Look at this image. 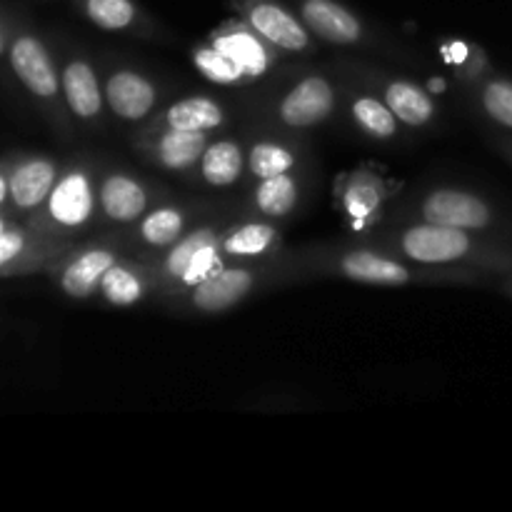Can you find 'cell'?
Wrapping results in <instances>:
<instances>
[{"mask_svg":"<svg viewBox=\"0 0 512 512\" xmlns=\"http://www.w3.org/2000/svg\"><path fill=\"white\" fill-rule=\"evenodd\" d=\"M340 100L343 90L330 75H303L273 105V120L285 130H313L333 118Z\"/></svg>","mask_w":512,"mask_h":512,"instance_id":"9c48e42d","label":"cell"},{"mask_svg":"<svg viewBox=\"0 0 512 512\" xmlns=\"http://www.w3.org/2000/svg\"><path fill=\"white\" fill-rule=\"evenodd\" d=\"M98 180L100 170L88 163H73L60 173L43 205L45 220L55 235L75 238L88 233L95 220H100Z\"/></svg>","mask_w":512,"mask_h":512,"instance_id":"52a82bcc","label":"cell"},{"mask_svg":"<svg viewBox=\"0 0 512 512\" xmlns=\"http://www.w3.org/2000/svg\"><path fill=\"white\" fill-rule=\"evenodd\" d=\"M248 175V140L238 135H213L200 158L195 178L213 190L235 188Z\"/></svg>","mask_w":512,"mask_h":512,"instance_id":"7402d4cb","label":"cell"},{"mask_svg":"<svg viewBox=\"0 0 512 512\" xmlns=\"http://www.w3.org/2000/svg\"><path fill=\"white\" fill-rule=\"evenodd\" d=\"M58 178L60 168L55 160L43 158V155H33V158L20 160L8 175L10 203L18 210L43 208L50 190L58 183Z\"/></svg>","mask_w":512,"mask_h":512,"instance_id":"cb8c5ba5","label":"cell"},{"mask_svg":"<svg viewBox=\"0 0 512 512\" xmlns=\"http://www.w3.org/2000/svg\"><path fill=\"white\" fill-rule=\"evenodd\" d=\"M10 198V185H8V175L0 173V205Z\"/></svg>","mask_w":512,"mask_h":512,"instance_id":"1f68e13d","label":"cell"},{"mask_svg":"<svg viewBox=\"0 0 512 512\" xmlns=\"http://www.w3.org/2000/svg\"><path fill=\"white\" fill-rule=\"evenodd\" d=\"M125 253L128 250H125L123 240H120V233L70 250V255L63 260V265L58 268V275H55L58 288L70 300L98 298L100 280L108 273L110 265L118 263Z\"/></svg>","mask_w":512,"mask_h":512,"instance_id":"9a60e30c","label":"cell"},{"mask_svg":"<svg viewBox=\"0 0 512 512\" xmlns=\"http://www.w3.org/2000/svg\"><path fill=\"white\" fill-rule=\"evenodd\" d=\"M293 8L320 43L335 48H365L380 43L378 33H373L368 23L340 0H293Z\"/></svg>","mask_w":512,"mask_h":512,"instance_id":"4fadbf2b","label":"cell"},{"mask_svg":"<svg viewBox=\"0 0 512 512\" xmlns=\"http://www.w3.org/2000/svg\"><path fill=\"white\" fill-rule=\"evenodd\" d=\"M210 43L223 50L240 70L250 78V83H258L265 75L275 70L280 60V50L270 45L258 30L250 28L243 18H230L220 23L218 28L210 30Z\"/></svg>","mask_w":512,"mask_h":512,"instance_id":"2e32d148","label":"cell"},{"mask_svg":"<svg viewBox=\"0 0 512 512\" xmlns=\"http://www.w3.org/2000/svg\"><path fill=\"white\" fill-rule=\"evenodd\" d=\"M378 93L405 128H428L438 115L433 95L408 78H383Z\"/></svg>","mask_w":512,"mask_h":512,"instance_id":"d4e9b609","label":"cell"},{"mask_svg":"<svg viewBox=\"0 0 512 512\" xmlns=\"http://www.w3.org/2000/svg\"><path fill=\"white\" fill-rule=\"evenodd\" d=\"M155 295V275L150 260L125 253L110 265L98 288V298L110 308L128 310Z\"/></svg>","mask_w":512,"mask_h":512,"instance_id":"44dd1931","label":"cell"},{"mask_svg":"<svg viewBox=\"0 0 512 512\" xmlns=\"http://www.w3.org/2000/svg\"><path fill=\"white\" fill-rule=\"evenodd\" d=\"M210 138L213 133L140 125L133 138V148L153 168L178 175V178H188V175H198L200 158H203Z\"/></svg>","mask_w":512,"mask_h":512,"instance_id":"30bf717a","label":"cell"},{"mask_svg":"<svg viewBox=\"0 0 512 512\" xmlns=\"http://www.w3.org/2000/svg\"><path fill=\"white\" fill-rule=\"evenodd\" d=\"M365 245L385 250L395 258L410 260L420 265H438V268H473L495 270L505 268L508 258L490 248L483 235L463 228H445V225L418 223V220H390L365 233L353 235Z\"/></svg>","mask_w":512,"mask_h":512,"instance_id":"7a4b0ae2","label":"cell"},{"mask_svg":"<svg viewBox=\"0 0 512 512\" xmlns=\"http://www.w3.org/2000/svg\"><path fill=\"white\" fill-rule=\"evenodd\" d=\"M223 228L225 223L208 213L178 243L150 258L155 275V298L163 300L165 305L175 303L205 278L218 273L225 263H230L220 250Z\"/></svg>","mask_w":512,"mask_h":512,"instance_id":"3957f363","label":"cell"},{"mask_svg":"<svg viewBox=\"0 0 512 512\" xmlns=\"http://www.w3.org/2000/svg\"><path fill=\"white\" fill-rule=\"evenodd\" d=\"M190 63L205 80L220 85V88H248V85H253L248 75L223 50L215 48L208 38L190 48Z\"/></svg>","mask_w":512,"mask_h":512,"instance_id":"f1b7e54d","label":"cell"},{"mask_svg":"<svg viewBox=\"0 0 512 512\" xmlns=\"http://www.w3.org/2000/svg\"><path fill=\"white\" fill-rule=\"evenodd\" d=\"M303 165V148L283 135H258L248 140V175L250 183L288 173Z\"/></svg>","mask_w":512,"mask_h":512,"instance_id":"4316f807","label":"cell"},{"mask_svg":"<svg viewBox=\"0 0 512 512\" xmlns=\"http://www.w3.org/2000/svg\"><path fill=\"white\" fill-rule=\"evenodd\" d=\"M208 205L193 200H158L143 218L130 228L118 230L125 250L130 255L150 260L178 243L200 218H205Z\"/></svg>","mask_w":512,"mask_h":512,"instance_id":"ba28073f","label":"cell"},{"mask_svg":"<svg viewBox=\"0 0 512 512\" xmlns=\"http://www.w3.org/2000/svg\"><path fill=\"white\" fill-rule=\"evenodd\" d=\"M478 103L493 123L512 130V80L488 78L478 90Z\"/></svg>","mask_w":512,"mask_h":512,"instance_id":"f546056e","label":"cell"},{"mask_svg":"<svg viewBox=\"0 0 512 512\" xmlns=\"http://www.w3.org/2000/svg\"><path fill=\"white\" fill-rule=\"evenodd\" d=\"M160 200L148 180L125 168H108L98 180V210L100 220L108 228L125 230L138 223Z\"/></svg>","mask_w":512,"mask_h":512,"instance_id":"7c38bea8","label":"cell"},{"mask_svg":"<svg viewBox=\"0 0 512 512\" xmlns=\"http://www.w3.org/2000/svg\"><path fill=\"white\" fill-rule=\"evenodd\" d=\"M10 65H13L20 83L38 100H45V103L63 100L60 70L55 68L53 55L48 53L40 38L30 33L15 35L13 43H10Z\"/></svg>","mask_w":512,"mask_h":512,"instance_id":"d6986e66","label":"cell"},{"mask_svg":"<svg viewBox=\"0 0 512 512\" xmlns=\"http://www.w3.org/2000/svg\"><path fill=\"white\" fill-rule=\"evenodd\" d=\"M235 13L283 55H313L320 40L305 28L300 15L280 0H230Z\"/></svg>","mask_w":512,"mask_h":512,"instance_id":"8fae6325","label":"cell"},{"mask_svg":"<svg viewBox=\"0 0 512 512\" xmlns=\"http://www.w3.org/2000/svg\"><path fill=\"white\" fill-rule=\"evenodd\" d=\"M105 105L108 115L125 125H145L155 113L163 98V90L143 70L128 65H113L103 75Z\"/></svg>","mask_w":512,"mask_h":512,"instance_id":"5bb4252c","label":"cell"},{"mask_svg":"<svg viewBox=\"0 0 512 512\" xmlns=\"http://www.w3.org/2000/svg\"><path fill=\"white\" fill-rule=\"evenodd\" d=\"M305 195V170L295 168L288 173L270 175V178L255 180L250 183L248 200H245V215L250 218L273 220V223H283V220L293 218L295 210L300 208Z\"/></svg>","mask_w":512,"mask_h":512,"instance_id":"ffe728a7","label":"cell"},{"mask_svg":"<svg viewBox=\"0 0 512 512\" xmlns=\"http://www.w3.org/2000/svg\"><path fill=\"white\" fill-rule=\"evenodd\" d=\"M285 263L293 278L313 275V278H335L360 285H385V288H420V285L438 288V285H470L480 280L478 270L473 268L410 263L360 240L310 245L295 253L285 250Z\"/></svg>","mask_w":512,"mask_h":512,"instance_id":"6da1fadb","label":"cell"},{"mask_svg":"<svg viewBox=\"0 0 512 512\" xmlns=\"http://www.w3.org/2000/svg\"><path fill=\"white\" fill-rule=\"evenodd\" d=\"M283 280H295L285 263V253L275 260H258V263H225L218 273L205 278L168 308L190 315H220Z\"/></svg>","mask_w":512,"mask_h":512,"instance_id":"277c9868","label":"cell"},{"mask_svg":"<svg viewBox=\"0 0 512 512\" xmlns=\"http://www.w3.org/2000/svg\"><path fill=\"white\" fill-rule=\"evenodd\" d=\"M390 220H418V223L463 228L485 233L495 225V210L483 195L453 185H433L418 195H408L403 205L385 215Z\"/></svg>","mask_w":512,"mask_h":512,"instance_id":"8992f818","label":"cell"},{"mask_svg":"<svg viewBox=\"0 0 512 512\" xmlns=\"http://www.w3.org/2000/svg\"><path fill=\"white\" fill-rule=\"evenodd\" d=\"M80 10L98 30L118 35H153V20L135 0H80Z\"/></svg>","mask_w":512,"mask_h":512,"instance_id":"484cf974","label":"cell"},{"mask_svg":"<svg viewBox=\"0 0 512 512\" xmlns=\"http://www.w3.org/2000/svg\"><path fill=\"white\" fill-rule=\"evenodd\" d=\"M220 250L230 263L275 260L285 253L283 230L273 220L245 215L238 223H225L220 233Z\"/></svg>","mask_w":512,"mask_h":512,"instance_id":"ac0fdd59","label":"cell"},{"mask_svg":"<svg viewBox=\"0 0 512 512\" xmlns=\"http://www.w3.org/2000/svg\"><path fill=\"white\" fill-rule=\"evenodd\" d=\"M345 100H348L350 120H353V125L365 138L378 140V143H390V140L398 138L400 120L395 118L388 103L380 98V93H373V90H348Z\"/></svg>","mask_w":512,"mask_h":512,"instance_id":"83f0119b","label":"cell"},{"mask_svg":"<svg viewBox=\"0 0 512 512\" xmlns=\"http://www.w3.org/2000/svg\"><path fill=\"white\" fill-rule=\"evenodd\" d=\"M228 108L220 103L218 98L210 95H188L168 108L158 110L153 118L145 125L153 128H175V130H190V133H218L228 125Z\"/></svg>","mask_w":512,"mask_h":512,"instance_id":"603a6c76","label":"cell"},{"mask_svg":"<svg viewBox=\"0 0 512 512\" xmlns=\"http://www.w3.org/2000/svg\"><path fill=\"white\" fill-rule=\"evenodd\" d=\"M25 250V235L20 230H5L0 235V268H5L8 263H13L15 258H20V253Z\"/></svg>","mask_w":512,"mask_h":512,"instance_id":"4dcf8cb0","label":"cell"},{"mask_svg":"<svg viewBox=\"0 0 512 512\" xmlns=\"http://www.w3.org/2000/svg\"><path fill=\"white\" fill-rule=\"evenodd\" d=\"M5 53V35H3V28H0V55Z\"/></svg>","mask_w":512,"mask_h":512,"instance_id":"d6a6232c","label":"cell"},{"mask_svg":"<svg viewBox=\"0 0 512 512\" xmlns=\"http://www.w3.org/2000/svg\"><path fill=\"white\" fill-rule=\"evenodd\" d=\"M403 188L378 163H363L333 180V208L348 223L350 233L358 235L383 223L388 215L385 208L400 198Z\"/></svg>","mask_w":512,"mask_h":512,"instance_id":"5b68a950","label":"cell"},{"mask_svg":"<svg viewBox=\"0 0 512 512\" xmlns=\"http://www.w3.org/2000/svg\"><path fill=\"white\" fill-rule=\"evenodd\" d=\"M60 88H63L65 108L78 123L88 125V128L103 125L105 113H108L103 75L95 70L88 58L73 55L65 60V65L60 68Z\"/></svg>","mask_w":512,"mask_h":512,"instance_id":"e0dca14e","label":"cell"},{"mask_svg":"<svg viewBox=\"0 0 512 512\" xmlns=\"http://www.w3.org/2000/svg\"><path fill=\"white\" fill-rule=\"evenodd\" d=\"M5 233V225H3V220H0V235Z\"/></svg>","mask_w":512,"mask_h":512,"instance_id":"836d02e7","label":"cell"}]
</instances>
